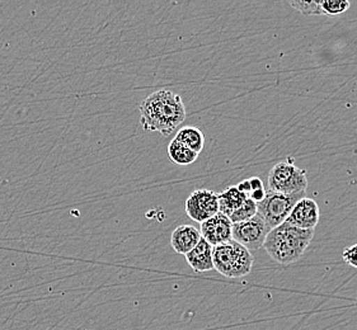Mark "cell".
I'll list each match as a JSON object with an SVG mask.
<instances>
[{"label": "cell", "mask_w": 357, "mask_h": 330, "mask_svg": "<svg viewBox=\"0 0 357 330\" xmlns=\"http://www.w3.org/2000/svg\"><path fill=\"white\" fill-rule=\"evenodd\" d=\"M321 7L323 15H338L349 10L351 4L346 0H321Z\"/></svg>", "instance_id": "cell-16"}, {"label": "cell", "mask_w": 357, "mask_h": 330, "mask_svg": "<svg viewBox=\"0 0 357 330\" xmlns=\"http://www.w3.org/2000/svg\"><path fill=\"white\" fill-rule=\"evenodd\" d=\"M321 3V0H318V1H293V0H290L289 1V4L303 15H323Z\"/></svg>", "instance_id": "cell-17"}, {"label": "cell", "mask_w": 357, "mask_h": 330, "mask_svg": "<svg viewBox=\"0 0 357 330\" xmlns=\"http://www.w3.org/2000/svg\"><path fill=\"white\" fill-rule=\"evenodd\" d=\"M174 140H177L181 144L185 145L188 149L200 154L205 146V135L200 129L193 126H186L177 131Z\"/></svg>", "instance_id": "cell-13"}, {"label": "cell", "mask_w": 357, "mask_h": 330, "mask_svg": "<svg viewBox=\"0 0 357 330\" xmlns=\"http://www.w3.org/2000/svg\"><path fill=\"white\" fill-rule=\"evenodd\" d=\"M271 229L256 215L244 223H233V240L248 251H257L264 246V240Z\"/></svg>", "instance_id": "cell-6"}, {"label": "cell", "mask_w": 357, "mask_h": 330, "mask_svg": "<svg viewBox=\"0 0 357 330\" xmlns=\"http://www.w3.org/2000/svg\"><path fill=\"white\" fill-rule=\"evenodd\" d=\"M304 197L305 194L285 196L268 189L266 191L264 201L257 203V215L270 229H275L281 223H285L286 219L293 211L294 206Z\"/></svg>", "instance_id": "cell-5"}, {"label": "cell", "mask_w": 357, "mask_h": 330, "mask_svg": "<svg viewBox=\"0 0 357 330\" xmlns=\"http://www.w3.org/2000/svg\"><path fill=\"white\" fill-rule=\"evenodd\" d=\"M201 240L200 230L192 225H181L172 233L171 245L177 254L186 256Z\"/></svg>", "instance_id": "cell-10"}, {"label": "cell", "mask_w": 357, "mask_h": 330, "mask_svg": "<svg viewBox=\"0 0 357 330\" xmlns=\"http://www.w3.org/2000/svg\"><path fill=\"white\" fill-rule=\"evenodd\" d=\"M200 233L201 237L213 246L225 244L233 240V223L228 216L219 212L201 223Z\"/></svg>", "instance_id": "cell-8"}, {"label": "cell", "mask_w": 357, "mask_h": 330, "mask_svg": "<svg viewBox=\"0 0 357 330\" xmlns=\"http://www.w3.org/2000/svg\"><path fill=\"white\" fill-rule=\"evenodd\" d=\"M356 305H357V300H356Z\"/></svg>", "instance_id": "cell-22"}, {"label": "cell", "mask_w": 357, "mask_h": 330, "mask_svg": "<svg viewBox=\"0 0 357 330\" xmlns=\"http://www.w3.org/2000/svg\"><path fill=\"white\" fill-rule=\"evenodd\" d=\"M314 237V230L295 228L290 223H281L272 229L264 240V251L279 265L298 262Z\"/></svg>", "instance_id": "cell-2"}, {"label": "cell", "mask_w": 357, "mask_h": 330, "mask_svg": "<svg viewBox=\"0 0 357 330\" xmlns=\"http://www.w3.org/2000/svg\"><path fill=\"white\" fill-rule=\"evenodd\" d=\"M185 257H186L187 263L195 272H208L214 269L213 245L208 244L202 237L199 244L196 245L190 253H187Z\"/></svg>", "instance_id": "cell-11"}, {"label": "cell", "mask_w": 357, "mask_h": 330, "mask_svg": "<svg viewBox=\"0 0 357 330\" xmlns=\"http://www.w3.org/2000/svg\"><path fill=\"white\" fill-rule=\"evenodd\" d=\"M257 215V203L247 198L242 207L238 208L231 215L228 216L231 223H244Z\"/></svg>", "instance_id": "cell-15"}, {"label": "cell", "mask_w": 357, "mask_h": 330, "mask_svg": "<svg viewBox=\"0 0 357 330\" xmlns=\"http://www.w3.org/2000/svg\"><path fill=\"white\" fill-rule=\"evenodd\" d=\"M238 191L241 192V194H245L247 197H250V194H252V188H250V180H243V182H241L238 186Z\"/></svg>", "instance_id": "cell-19"}, {"label": "cell", "mask_w": 357, "mask_h": 330, "mask_svg": "<svg viewBox=\"0 0 357 330\" xmlns=\"http://www.w3.org/2000/svg\"><path fill=\"white\" fill-rule=\"evenodd\" d=\"M247 196L241 194L236 186L229 187L224 192L218 194L219 200V212L222 215L230 216L238 208L243 206L244 202L247 201Z\"/></svg>", "instance_id": "cell-12"}, {"label": "cell", "mask_w": 357, "mask_h": 330, "mask_svg": "<svg viewBox=\"0 0 357 330\" xmlns=\"http://www.w3.org/2000/svg\"><path fill=\"white\" fill-rule=\"evenodd\" d=\"M250 188H252V192H255V191H258V189H264V182L259 180L258 177H253V178H250Z\"/></svg>", "instance_id": "cell-21"}, {"label": "cell", "mask_w": 357, "mask_h": 330, "mask_svg": "<svg viewBox=\"0 0 357 330\" xmlns=\"http://www.w3.org/2000/svg\"><path fill=\"white\" fill-rule=\"evenodd\" d=\"M264 197H266V189H258V191L252 192L248 198H250L253 202H256V203H259V202L264 201Z\"/></svg>", "instance_id": "cell-20"}, {"label": "cell", "mask_w": 357, "mask_h": 330, "mask_svg": "<svg viewBox=\"0 0 357 330\" xmlns=\"http://www.w3.org/2000/svg\"><path fill=\"white\" fill-rule=\"evenodd\" d=\"M268 187L272 192L285 196L305 194L307 172L291 162H280L268 173Z\"/></svg>", "instance_id": "cell-4"}, {"label": "cell", "mask_w": 357, "mask_h": 330, "mask_svg": "<svg viewBox=\"0 0 357 330\" xmlns=\"http://www.w3.org/2000/svg\"><path fill=\"white\" fill-rule=\"evenodd\" d=\"M185 208L190 219L202 223L219 214L218 194L210 189H196L188 196Z\"/></svg>", "instance_id": "cell-7"}, {"label": "cell", "mask_w": 357, "mask_h": 330, "mask_svg": "<svg viewBox=\"0 0 357 330\" xmlns=\"http://www.w3.org/2000/svg\"><path fill=\"white\" fill-rule=\"evenodd\" d=\"M199 155L200 154L188 149L187 146L181 144L174 139L168 145V158L171 159L174 164L182 165V166L193 164L199 158Z\"/></svg>", "instance_id": "cell-14"}, {"label": "cell", "mask_w": 357, "mask_h": 330, "mask_svg": "<svg viewBox=\"0 0 357 330\" xmlns=\"http://www.w3.org/2000/svg\"><path fill=\"white\" fill-rule=\"evenodd\" d=\"M213 260L214 269L228 278H241L250 274L255 265L252 253L236 240L213 246Z\"/></svg>", "instance_id": "cell-3"}, {"label": "cell", "mask_w": 357, "mask_h": 330, "mask_svg": "<svg viewBox=\"0 0 357 330\" xmlns=\"http://www.w3.org/2000/svg\"><path fill=\"white\" fill-rule=\"evenodd\" d=\"M342 259L354 268H357V244L352 245L351 248H347L343 251Z\"/></svg>", "instance_id": "cell-18"}, {"label": "cell", "mask_w": 357, "mask_h": 330, "mask_svg": "<svg viewBox=\"0 0 357 330\" xmlns=\"http://www.w3.org/2000/svg\"><path fill=\"white\" fill-rule=\"evenodd\" d=\"M319 216L321 212L318 203L312 198L304 197L294 206L285 223L299 229L314 230L319 223Z\"/></svg>", "instance_id": "cell-9"}, {"label": "cell", "mask_w": 357, "mask_h": 330, "mask_svg": "<svg viewBox=\"0 0 357 330\" xmlns=\"http://www.w3.org/2000/svg\"><path fill=\"white\" fill-rule=\"evenodd\" d=\"M140 123L148 132L169 136L186 120V107L181 95L169 89L149 94L140 104Z\"/></svg>", "instance_id": "cell-1"}]
</instances>
